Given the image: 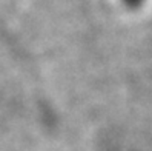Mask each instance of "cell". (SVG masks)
Returning <instances> with one entry per match:
<instances>
[{"mask_svg":"<svg viewBox=\"0 0 152 151\" xmlns=\"http://www.w3.org/2000/svg\"><path fill=\"white\" fill-rule=\"evenodd\" d=\"M123 2L126 3L128 6H132V8H134V6H138L143 0H123Z\"/></svg>","mask_w":152,"mask_h":151,"instance_id":"obj_1","label":"cell"}]
</instances>
